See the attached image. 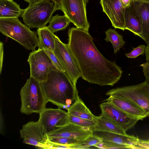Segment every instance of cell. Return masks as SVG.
Wrapping results in <instances>:
<instances>
[{"label": "cell", "instance_id": "1", "mask_svg": "<svg viewBox=\"0 0 149 149\" xmlns=\"http://www.w3.org/2000/svg\"><path fill=\"white\" fill-rule=\"evenodd\" d=\"M68 45L75 58L82 78L100 86H113L122 77L121 68L100 53L88 32L77 27L70 28Z\"/></svg>", "mask_w": 149, "mask_h": 149}, {"label": "cell", "instance_id": "2", "mask_svg": "<svg viewBox=\"0 0 149 149\" xmlns=\"http://www.w3.org/2000/svg\"><path fill=\"white\" fill-rule=\"evenodd\" d=\"M40 83L48 102L58 108L67 110L79 97L76 85L65 72L52 70L47 80Z\"/></svg>", "mask_w": 149, "mask_h": 149}, {"label": "cell", "instance_id": "3", "mask_svg": "<svg viewBox=\"0 0 149 149\" xmlns=\"http://www.w3.org/2000/svg\"><path fill=\"white\" fill-rule=\"evenodd\" d=\"M22 24L18 18H0V31L3 35L18 42L28 50L38 47L37 33Z\"/></svg>", "mask_w": 149, "mask_h": 149}, {"label": "cell", "instance_id": "4", "mask_svg": "<svg viewBox=\"0 0 149 149\" xmlns=\"http://www.w3.org/2000/svg\"><path fill=\"white\" fill-rule=\"evenodd\" d=\"M21 112L27 115L40 113L48 102L42 90L40 82L32 77L27 80L20 93Z\"/></svg>", "mask_w": 149, "mask_h": 149}, {"label": "cell", "instance_id": "5", "mask_svg": "<svg viewBox=\"0 0 149 149\" xmlns=\"http://www.w3.org/2000/svg\"><path fill=\"white\" fill-rule=\"evenodd\" d=\"M56 10L52 0H42L29 3L23 9L21 17L28 26L38 29L46 26Z\"/></svg>", "mask_w": 149, "mask_h": 149}, {"label": "cell", "instance_id": "6", "mask_svg": "<svg viewBox=\"0 0 149 149\" xmlns=\"http://www.w3.org/2000/svg\"><path fill=\"white\" fill-rule=\"evenodd\" d=\"M106 94L130 101L148 113L149 118V82L147 80L136 85L112 89Z\"/></svg>", "mask_w": 149, "mask_h": 149}, {"label": "cell", "instance_id": "7", "mask_svg": "<svg viewBox=\"0 0 149 149\" xmlns=\"http://www.w3.org/2000/svg\"><path fill=\"white\" fill-rule=\"evenodd\" d=\"M57 10L62 11L76 27L87 32L90 24L86 10L88 0H52Z\"/></svg>", "mask_w": 149, "mask_h": 149}, {"label": "cell", "instance_id": "8", "mask_svg": "<svg viewBox=\"0 0 149 149\" xmlns=\"http://www.w3.org/2000/svg\"><path fill=\"white\" fill-rule=\"evenodd\" d=\"M27 61L30 67V77L40 83L47 80L51 71L58 70L42 49L32 51L29 54Z\"/></svg>", "mask_w": 149, "mask_h": 149}, {"label": "cell", "instance_id": "9", "mask_svg": "<svg viewBox=\"0 0 149 149\" xmlns=\"http://www.w3.org/2000/svg\"><path fill=\"white\" fill-rule=\"evenodd\" d=\"M54 53L63 68L65 72L76 85L81 74L77 61L67 44L63 42L57 36L55 39Z\"/></svg>", "mask_w": 149, "mask_h": 149}, {"label": "cell", "instance_id": "10", "mask_svg": "<svg viewBox=\"0 0 149 149\" xmlns=\"http://www.w3.org/2000/svg\"><path fill=\"white\" fill-rule=\"evenodd\" d=\"M19 132L24 143L38 148L50 149L47 136L38 121L29 122L22 126Z\"/></svg>", "mask_w": 149, "mask_h": 149}, {"label": "cell", "instance_id": "11", "mask_svg": "<svg viewBox=\"0 0 149 149\" xmlns=\"http://www.w3.org/2000/svg\"><path fill=\"white\" fill-rule=\"evenodd\" d=\"M38 121L47 135L68 124V115L59 108H45L39 113Z\"/></svg>", "mask_w": 149, "mask_h": 149}, {"label": "cell", "instance_id": "12", "mask_svg": "<svg viewBox=\"0 0 149 149\" xmlns=\"http://www.w3.org/2000/svg\"><path fill=\"white\" fill-rule=\"evenodd\" d=\"M100 107L101 115L121 127L125 132L132 128L139 120L128 115L107 102L102 103Z\"/></svg>", "mask_w": 149, "mask_h": 149}, {"label": "cell", "instance_id": "13", "mask_svg": "<svg viewBox=\"0 0 149 149\" xmlns=\"http://www.w3.org/2000/svg\"><path fill=\"white\" fill-rule=\"evenodd\" d=\"M103 11L115 29L124 31L125 25L124 8L120 0H100Z\"/></svg>", "mask_w": 149, "mask_h": 149}, {"label": "cell", "instance_id": "14", "mask_svg": "<svg viewBox=\"0 0 149 149\" xmlns=\"http://www.w3.org/2000/svg\"><path fill=\"white\" fill-rule=\"evenodd\" d=\"M93 135L91 128L79 126L69 123L66 125L47 135V137H59L83 141Z\"/></svg>", "mask_w": 149, "mask_h": 149}, {"label": "cell", "instance_id": "15", "mask_svg": "<svg viewBox=\"0 0 149 149\" xmlns=\"http://www.w3.org/2000/svg\"><path fill=\"white\" fill-rule=\"evenodd\" d=\"M105 101L112 104L128 115L139 120H142L148 116V113L139 107L125 99L109 96Z\"/></svg>", "mask_w": 149, "mask_h": 149}, {"label": "cell", "instance_id": "16", "mask_svg": "<svg viewBox=\"0 0 149 149\" xmlns=\"http://www.w3.org/2000/svg\"><path fill=\"white\" fill-rule=\"evenodd\" d=\"M124 19L125 29L141 38L142 33L141 22L133 0L130 6L125 9Z\"/></svg>", "mask_w": 149, "mask_h": 149}, {"label": "cell", "instance_id": "17", "mask_svg": "<svg viewBox=\"0 0 149 149\" xmlns=\"http://www.w3.org/2000/svg\"><path fill=\"white\" fill-rule=\"evenodd\" d=\"M93 134L100 138L103 142L114 143L130 146L131 149L136 141L137 137L127 136L109 132L92 130Z\"/></svg>", "mask_w": 149, "mask_h": 149}, {"label": "cell", "instance_id": "18", "mask_svg": "<svg viewBox=\"0 0 149 149\" xmlns=\"http://www.w3.org/2000/svg\"><path fill=\"white\" fill-rule=\"evenodd\" d=\"M134 6L140 17L142 30V38L149 46V2L133 0Z\"/></svg>", "mask_w": 149, "mask_h": 149}, {"label": "cell", "instance_id": "19", "mask_svg": "<svg viewBox=\"0 0 149 149\" xmlns=\"http://www.w3.org/2000/svg\"><path fill=\"white\" fill-rule=\"evenodd\" d=\"M67 110L69 116H73L96 122V116L92 113L79 96Z\"/></svg>", "mask_w": 149, "mask_h": 149}, {"label": "cell", "instance_id": "20", "mask_svg": "<svg viewBox=\"0 0 149 149\" xmlns=\"http://www.w3.org/2000/svg\"><path fill=\"white\" fill-rule=\"evenodd\" d=\"M37 33L39 41L38 48L54 52L55 48V39L57 36L46 26L38 28Z\"/></svg>", "mask_w": 149, "mask_h": 149}, {"label": "cell", "instance_id": "21", "mask_svg": "<svg viewBox=\"0 0 149 149\" xmlns=\"http://www.w3.org/2000/svg\"><path fill=\"white\" fill-rule=\"evenodd\" d=\"M23 9L13 0H0V18H18Z\"/></svg>", "mask_w": 149, "mask_h": 149}, {"label": "cell", "instance_id": "22", "mask_svg": "<svg viewBox=\"0 0 149 149\" xmlns=\"http://www.w3.org/2000/svg\"><path fill=\"white\" fill-rule=\"evenodd\" d=\"M96 125L92 130L109 132L127 136L121 127L101 115L96 116Z\"/></svg>", "mask_w": 149, "mask_h": 149}, {"label": "cell", "instance_id": "23", "mask_svg": "<svg viewBox=\"0 0 149 149\" xmlns=\"http://www.w3.org/2000/svg\"><path fill=\"white\" fill-rule=\"evenodd\" d=\"M105 33L106 37L104 40L111 43L113 48L114 53H116L126 43L123 39V36L119 34L115 29L111 28L107 29Z\"/></svg>", "mask_w": 149, "mask_h": 149}, {"label": "cell", "instance_id": "24", "mask_svg": "<svg viewBox=\"0 0 149 149\" xmlns=\"http://www.w3.org/2000/svg\"><path fill=\"white\" fill-rule=\"evenodd\" d=\"M71 22L68 18L65 15H60L57 14L53 16L47 26L54 33L66 29Z\"/></svg>", "mask_w": 149, "mask_h": 149}, {"label": "cell", "instance_id": "25", "mask_svg": "<svg viewBox=\"0 0 149 149\" xmlns=\"http://www.w3.org/2000/svg\"><path fill=\"white\" fill-rule=\"evenodd\" d=\"M102 142L100 138L93 134L86 139L70 146V149H88Z\"/></svg>", "mask_w": 149, "mask_h": 149}, {"label": "cell", "instance_id": "26", "mask_svg": "<svg viewBox=\"0 0 149 149\" xmlns=\"http://www.w3.org/2000/svg\"><path fill=\"white\" fill-rule=\"evenodd\" d=\"M47 138L49 142L54 144L66 146L68 149H70V146L80 142L75 139L68 138L47 136Z\"/></svg>", "mask_w": 149, "mask_h": 149}, {"label": "cell", "instance_id": "27", "mask_svg": "<svg viewBox=\"0 0 149 149\" xmlns=\"http://www.w3.org/2000/svg\"><path fill=\"white\" fill-rule=\"evenodd\" d=\"M68 122L81 127L91 129L93 128L96 125L95 121L71 115H68Z\"/></svg>", "mask_w": 149, "mask_h": 149}, {"label": "cell", "instance_id": "28", "mask_svg": "<svg viewBox=\"0 0 149 149\" xmlns=\"http://www.w3.org/2000/svg\"><path fill=\"white\" fill-rule=\"evenodd\" d=\"M94 146L101 149L128 148L131 149L129 146L114 143H108L102 142Z\"/></svg>", "mask_w": 149, "mask_h": 149}, {"label": "cell", "instance_id": "29", "mask_svg": "<svg viewBox=\"0 0 149 149\" xmlns=\"http://www.w3.org/2000/svg\"><path fill=\"white\" fill-rule=\"evenodd\" d=\"M145 45H142L133 48V50L129 53H126V56L130 58H135L140 55H143L145 53Z\"/></svg>", "mask_w": 149, "mask_h": 149}, {"label": "cell", "instance_id": "30", "mask_svg": "<svg viewBox=\"0 0 149 149\" xmlns=\"http://www.w3.org/2000/svg\"><path fill=\"white\" fill-rule=\"evenodd\" d=\"M49 56L54 65L59 71L65 72L64 69L54 52L48 49H44Z\"/></svg>", "mask_w": 149, "mask_h": 149}, {"label": "cell", "instance_id": "31", "mask_svg": "<svg viewBox=\"0 0 149 149\" xmlns=\"http://www.w3.org/2000/svg\"><path fill=\"white\" fill-rule=\"evenodd\" d=\"M132 149H149V139L143 140L137 137Z\"/></svg>", "mask_w": 149, "mask_h": 149}, {"label": "cell", "instance_id": "32", "mask_svg": "<svg viewBox=\"0 0 149 149\" xmlns=\"http://www.w3.org/2000/svg\"><path fill=\"white\" fill-rule=\"evenodd\" d=\"M140 65L143 68V71L146 80L149 82V62H146Z\"/></svg>", "mask_w": 149, "mask_h": 149}, {"label": "cell", "instance_id": "33", "mask_svg": "<svg viewBox=\"0 0 149 149\" xmlns=\"http://www.w3.org/2000/svg\"><path fill=\"white\" fill-rule=\"evenodd\" d=\"M3 56V44L1 41L0 42V74L2 71Z\"/></svg>", "mask_w": 149, "mask_h": 149}, {"label": "cell", "instance_id": "34", "mask_svg": "<svg viewBox=\"0 0 149 149\" xmlns=\"http://www.w3.org/2000/svg\"><path fill=\"white\" fill-rule=\"evenodd\" d=\"M124 7L125 8L130 6L133 0H120Z\"/></svg>", "mask_w": 149, "mask_h": 149}, {"label": "cell", "instance_id": "35", "mask_svg": "<svg viewBox=\"0 0 149 149\" xmlns=\"http://www.w3.org/2000/svg\"><path fill=\"white\" fill-rule=\"evenodd\" d=\"M145 54L147 62H149V46H147L145 49Z\"/></svg>", "mask_w": 149, "mask_h": 149}, {"label": "cell", "instance_id": "36", "mask_svg": "<svg viewBox=\"0 0 149 149\" xmlns=\"http://www.w3.org/2000/svg\"><path fill=\"white\" fill-rule=\"evenodd\" d=\"M26 2L28 3H33L37 2L40 1L42 0H24Z\"/></svg>", "mask_w": 149, "mask_h": 149}, {"label": "cell", "instance_id": "37", "mask_svg": "<svg viewBox=\"0 0 149 149\" xmlns=\"http://www.w3.org/2000/svg\"><path fill=\"white\" fill-rule=\"evenodd\" d=\"M136 1H139L144 2H149V0H135Z\"/></svg>", "mask_w": 149, "mask_h": 149}]
</instances>
